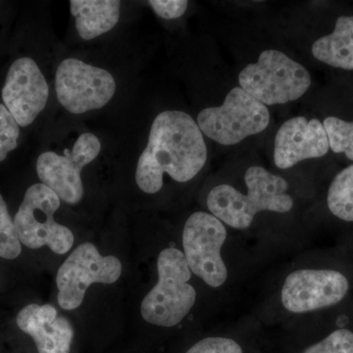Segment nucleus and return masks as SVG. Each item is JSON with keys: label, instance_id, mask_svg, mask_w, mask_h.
Masks as SVG:
<instances>
[{"label": "nucleus", "instance_id": "1", "mask_svg": "<svg viewBox=\"0 0 353 353\" xmlns=\"http://www.w3.org/2000/svg\"><path fill=\"white\" fill-rule=\"evenodd\" d=\"M206 160L203 134L192 116L183 111H164L153 121L148 145L139 158L137 185L145 194H157L163 187L164 174L176 182H189Z\"/></svg>", "mask_w": 353, "mask_h": 353}, {"label": "nucleus", "instance_id": "2", "mask_svg": "<svg viewBox=\"0 0 353 353\" xmlns=\"http://www.w3.org/2000/svg\"><path fill=\"white\" fill-rule=\"evenodd\" d=\"M248 194L230 185L213 188L208 196L211 214L234 229H246L255 215L263 211L287 213L294 208V199L287 194L289 183L264 167H250L245 172Z\"/></svg>", "mask_w": 353, "mask_h": 353}, {"label": "nucleus", "instance_id": "3", "mask_svg": "<svg viewBox=\"0 0 353 353\" xmlns=\"http://www.w3.org/2000/svg\"><path fill=\"white\" fill-rule=\"evenodd\" d=\"M158 282L143 299L141 316L160 327H174L194 307L196 292L185 254L175 248H165L157 259Z\"/></svg>", "mask_w": 353, "mask_h": 353}, {"label": "nucleus", "instance_id": "4", "mask_svg": "<svg viewBox=\"0 0 353 353\" xmlns=\"http://www.w3.org/2000/svg\"><path fill=\"white\" fill-rule=\"evenodd\" d=\"M240 87L265 106L297 101L311 85L308 70L280 50H264L239 76Z\"/></svg>", "mask_w": 353, "mask_h": 353}, {"label": "nucleus", "instance_id": "5", "mask_svg": "<svg viewBox=\"0 0 353 353\" xmlns=\"http://www.w3.org/2000/svg\"><path fill=\"white\" fill-rule=\"evenodd\" d=\"M270 122L267 106L241 87L232 88L222 105L203 109L197 116L199 129L223 145H234L263 132Z\"/></svg>", "mask_w": 353, "mask_h": 353}, {"label": "nucleus", "instance_id": "6", "mask_svg": "<svg viewBox=\"0 0 353 353\" xmlns=\"http://www.w3.org/2000/svg\"><path fill=\"white\" fill-rule=\"evenodd\" d=\"M60 199L43 183H34L26 192L19 210L14 217L21 243L32 250L43 246L57 254H65L74 245L71 230L54 220Z\"/></svg>", "mask_w": 353, "mask_h": 353}, {"label": "nucleus", "instance_id": "7", "mask_svg": "<svg viewBox=\"0 0 353 353\" xmlns=\"http://www.w3.org/2000/svg\"><path fill=\"white\" fill-rule=\"evenodd\" d=\"M122 274L117 257L102 256L97 246L82 243L70 254L57 272L58 303L65 310L80 307L90 285L113 284Z\"/></svg>", "mask_w": 353, "mask_h": 353}, {"label": "nucleus", "instance_id": "8", "mask_svg": "<svg viewBox=\"0 0 353 353\" xmlns=\"http://www.w3.org/2000/svg\"><path fill=\"white\" fill-rule=\"evenodd\" d=\"M226 239L224 224L209 213H194L183 227V254L190 271L209 287L220 288L226 282L227 267L221 255Z\"/></svg>", "mask_w": 353, "mask_h": 353}, {"label": "nucleus", "instance_id": "9", "mask_svg": "<svg viewBox=\"0 0 353 353\" xmlns=\"http://www.w3.org/2000/svg\"><path fill=\"white\" fill-rule=\"evenodd\" d=\"M55 88L67 111L83 114L105 106L115 94L116 82L106 70L68 58L58 66Z\"/></svg>", "mask_w": 353, "mask_h": 353}, {"label": "nucleus", "instance_id": "10", "mask_svg": "<svg viewBox=\"0 0 353 353\" xmlns=\"http://www.w3.org/2000/svg\"><path fill=\"white\" fill-rule=\"evenodd\" d=\"M101 150L99 139L92 132H85L77 139L71 152L65 150L64 155H59L48 152L39 155L37 161L39 180L54 192L60 201L79 203L83 196L81 172L94 161Z\"/></svg>", "mask_w": 353, "mask_h": 353}, {"label": "nucleus", "instance_id": "11", "mask_svg": "<svg viewBox=\"0 0 353 353\" xmlns=\"http://www.w3.org/2000/svg\"><path fill=\"white\" fill-rule=\"evenodd\" d=\"M350 290L348 279L328 269H303L290 273L281 292L288 311L308 313L341 303Z\"/></svg>", "mask_w": 353, "mask_h": 353}, {"label": "nucleus", "instance_id": "12", "mask_svg": "<svg viewBox=\"0 0 353 353\" xmlns=\"http://www.w3.org/2000/svg\"><path fill=\"white\" fill-rule=\"evenodd\" d=\"M50 88L38 64L29 57L16 60L2 88L7 110L20 127H28L46 106Z\"/></svg>", "mask_w": 353, "mask_h": 353}, {"label": "nucleus", "instance_id": "13", "mask_svg": "<svg viewBox=\"0 0 353 353\" xmlns=\"http://www.w3.org/2000/svg\"><path fill=\"white\" fill-rule=\"evenodd\" d=\"M329 150L328 136L323 123L297 116L285 121L278 130L274 162L278 168L285 170L304 160L324 157Z\"/></svg>", "mask_w": 353, "mask_h": 353}, {"label": "nucleus", "instance_id": "14", "mask_svg": "<svg viewBox=\"0 0 353 353\" xmlns=\"http://www.w3.org/2000/svg\"><path fill=\"white\" fill-rule=\"evenodd\" d=\"M18 328L31 336L38 353H70L74 329L65 317L58 316L50 304L25 306L16 318Z\"/></svg>", "mask_w": 353, "mask_h": 353}, {"label": "nucleus", "instance_id": "15", "mask_svg": "<svg viewBox=\"0 0 353 353\" xmlns=\"http://www.w3.org/2000/svg\"><path fill=\"white\" fill-rule=\"evenodd\" d=\"M121 2L117 0H71L70 9L81 38L90 41L117 25Z\"/></svg>", "mask_w": 353, "mask_h": 353}, {"label": "nucleus", "instance_id": "16", "mask_svg": "<svg viewBox=\"0 0 353 353\" xmlns=\"http://www.w3.org/2000/svg\"><path fill=\"white\" fill-rule=\"evenodd\" d=\"M312 54L334 68L353 70V16L338 18L334 32L313 43Z\"/></svg>", "mask_w": 353, "mask_h": 353}, {"label": "nucleus", "instance_id": "17", "mask_svg": "<svg viewBox=\"0 0 353 353\" xmlns=\"http://www.w3.org/2000/svg\"><path fill=\"white\" fill-rule=\"evenodd\" d=\"M327 203L339 219L353 222V165L338 174L330 185Z\"/></svg>", "mask_w": 353, "mask_h": 353}, {"label": "nucleus", "instance_id": "18", "mask_svg": "<svg viewBox=\"0 0 353 353\" xmlns=\"http://www.w3.org/2000/svg\"><path fill=\"white\" fill-rule=\"evenodd\" d=\"M323 126L332 150L336 153H345V157L353 161V121L347 122L331 116L324 120Z\"/></svg>", "mask_w": 353, "mask_h": 353}, {"label": "nucleus", "instance_id": "19", "mask_svg": "<svg viewBox=\"0 0 353 353\" xmlns=\"http://www.w3.org/2000/svg\"><path fill=\"white\" fill-rule=\"evenodd\" d=\"M22 252V243L16 231L14 220L8 212L6 202L0 194V257L12 260Z\"/></svg>", "mask_w": 353, "mask_h": 353}, {"label": "nucleus", "instance_id": "20", "mask_svg": "<svg viewBox=\"0 0 353 353\" xmlns=\"http://www.w3.org/2000/svg\"><path fill=\"white\" fill-rule=\"evenodd\" d=\"M303 353H353V333L347 329L336 330Z\"/></svg>", "mask_w": 353, "mask_h": 353}, {"label": "nucleus", "instance_id": "21", "mask_svg": "<svg viewBox=\"0 0 353 353\" xmlns=\"http://www.w3.org/2000/svg\"><path fill=\"white\" fill-rule=\"evenodd\" d=\"M20 126L4 104H0V162L17 148Z\"/></svg>", "mask_w": 353, "mask_h": 353}, {"label": "nucleus", "instance_id": "22", "mask_svg": "<svg viewBox=\"0 0 353 353\" xmlns=\"http://www.w3.org/2000/svg\"><path fill=\"white\" fill-rule=\"evenodd\" d=\"M185 353H243V348L231 339L213 336L199 341Z\"/></svg>", "mask_w": 353, "mask_h": 353}, {"label": "nucleus", "instance_id": "23", "mask_svg": "<svg viewBox=\"0 0 353 353\" xmlns=\"http://www.w3.org/2000/svg\"><path fill=\"white\" fill-rule=\"evenodd\" d=\"M148 3L157 16L167 20L182 17L189 6L187 0H150Z\"/></svg>", "mask_w": 353, "mask_h": 353}]
</instances>
